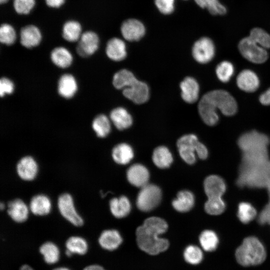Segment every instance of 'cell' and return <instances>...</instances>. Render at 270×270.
<instances>
[{"instance_id":"7a4b0ae2","label":"cell","mask_w":270,"mask_h":270,"mask_svg":"<svg viewBox=\"0 0 270 270\" xmlns=\"http://www.w3.org/2000/svg\"><path fill=\"white\" fill-rule=\"evenodd\" d=\"M168 226L166 222L158 217L146 218L136 230V240L138 248L150 255H156L166 250L169 246L167 239L159 238Z\"/></svg>"},{"instance_id":"ffe728a7","label":"cell","mask_w":270,"mask_h":270,"mask_svg":"<svg viewBox=\"0 0 270 270\" xmlns=\"http://www.w3.org/2000/svg\"><path fill=\"white\" fill-rule=\"evenodd\" d=\"M204 190L208 198L222 197L226 190L224 180L216 175L208 176L204 181Z\"/></svg>"},{"instance_id":"681fc988","label":"cell","mask_w":270,"mask_h":270,"mask_svg":"<svg viewBox=\"0 0 270 270\" xmlns=\"http://www.w3.org/2000/svg\"><path fill=\"white\" fill-rule=\"evenodd\" d=\"M46 4L50 8H59L62 6L66 0H44Z\"/></svg>"},{"instance_id":"7bdbcfd3","label":"cell","mask_w":270,"mask_h":270,"mask_svg":"<svg viewBox=\"0 0 270 270\" xmlns=\"http://www.w3.org/2000/svg\"><path fill=\"white\" fill-rule=\"evenodd\" d=\"M16 34L14 28L8 23L2 24L0 27V42L6 46L13 44L16 40Z\"/></svg>"},{"instance_id":"f6af8a7d","label":"cell","mask_w":270,"mask_h":270,"mask_svg":"<svg viewBox=\"0 0 270 270\" xmlns=\"http://www.w3.org/2000/svg\"><path fill=\"white\" fill-rule=\"evenodd\" d=\"M154 3L159 11L164 14H172L174 8V0H154Z\"/></svg>"},{"instance_id":"9c48e42d","label":"cell","mask_w":270,"mask_h":270,"mask_svg":"<svg viewBox=\"0 0 270 270\" xmlns=\"http://www.w3.org/2000/svg\"><path fill=\"white\" fill-rule=\"evenodd\" d=\"M58 206L61 215L72 224L76 226L83 224V220L76 210L72 198L70 194L64 193L59 196Z\"/></svg>"},{"instance_id":"f35d334b","label":"cell","mask_w":270,"mask_h":270,"mask_svg":"<svg viewBox=\"0 0 270 270\" xmlns=\"http://www.w3.org/2000/svg\"><path fill=\"white\" fill-rule=\"evenodd\" d=\"M135 78L136 77L132 72L126 69H122L114 75L112 84L116 89L122 90Z\"/></svg>"},{"instance_id":"1f68e13d","label":"cell","mask_w":270,"mask_h":270,"mask_svg":"<svg viewBox=\"0 0 270 270\" xmlns=\"http://www.w3.org/2000/svg\"><path fill=\"white\" fill-rule=\"evenodd\" d=\"M110 122V118L104 114H100L94 118L92 128L98 137L104 138L109 134L111 130Z\"/></svg>"},{"instance_id":"74e56055","label":"cell","mask_w":270,"mask_h":270,"mask_svg":"<svg viewBox=\"0 0 270 270\" xmlns=\"http://www.w3.org/2000/svg\"><path fill=\"white\" fill-rule=\"evenodd\" d=\"M248 37L263 48H270V35L264 30L254 28L250 30Z\"/></svg>"},{"instance_id":"bcb514c9","label":"cell","mask_w":270,"mask_h":270,"mask_svg":"<svg viewBox=\"0 0 270 270\" xmlns=\"http://www.w3.org/2000/svg\"><path fill=\"white\" fill-rule=\"evenodd\" d=\"M14 90V84L10 78L3 77L0 80V95L1 97L12 94Z\"/></svg>"},{"instance_id":"7dc6e473","label":"cell","mask_w":270,"mask_h":270,"mask_svg":"<svg viewBox=\"0 0 270 270\" xmlns=\"http://www.w3.org/2000/svg\"><path fill=\"white\" fill-rule=\"evenodd\" d=\"M266 188L268 192V202L261 212L258 218L259 223L262 224H270V182Z\"/></svg>"},{"instance_id":"d6a6232c","label":"cell","mask_w":270,"mask_h":270,"mask_svg":"<svg viewBox=\"0 0 270 270\" xmlns=\"http://www.w3.org/2000/svg\"><path fill=\"white\" fill-rule=\"evenodd\" d=\"M39 250L46 264H54L59 260L60 252L54 243L50 242H46L40 246Z\"/></svg>"},{"instance_id":"277c9868","label":"cell","mask_w":270,"mask_h":270,"mask_svg":"<svg viewBox=\"0 0 270 270\" xmlns=\"http://www.w3.org/2000/svg\"><path fill=\"white\" fill-rule=\"evenodd\" d=\"M270 142L267 135L252 130L242 134L238 140V144L242 151V157L257 159L268 156V146Z\"/></svg>"},{"instance_id":"ee69618b","label":"cell","mask_w":270,"mask_h":270,"mask_svg":"<svg viewBox=\"0 0 270 270\" xmlns=\"http://www.w3.org/2000/svg\"><path fill=\"white\" fill-rule=\"evenodd\" d=\"M36 4L35 0H14L13 7L15 12L19 14H28Z\"/></svg>"},{"instance_id":"d6986e66","label":"cell","mask_w":270,"mask_h":270,"mask_svg":"<svg viewBox=\"0 0 270 270\" xmlns=\"http://www.w3.org/2000/svg\"><path fill=\"white\" fill-rule=\"evenodd\" d=\"M181 96L187 103L196 102L199 96L200 87L197 81L193 78L186 77L180 84Z\"/></svg>"},{"instance_id":"8d00e7d4","label":"cell","mask_w":270,"mask_h":270,"mask_svg":"<svg viewBox=\"0 0 270 270\" xmlns=\"http://www.w3.org/2000/svg\"><path fill=\"white\" fill-rule=\"evenodd\" d=\"M202 8H206L212 15H224L226 12V8L218 0H194Z\"/></svg>"},{"instance_id":"e575fe53","label":"cell","mask_w":270,"mask_h":270,"mask_svg":"<svg viewBox=\"0 0 270 270\" xmlns=\"http://www.w3.org/2000/svg\"><path fill=\"white\" fill-rule=\"evenodd\" d=\"M199 241L202 249L206 252L214 250L218 244L217 234L214 231L208 230L202 232Z\"/></svg>"},{"instance_id":"3957f363","label":"cell","mask_w":270,"mask_h":270,"mask_svg":"<svg viewBox=\"0 0 270 270\" xmlns=\"http://www.w3.org/2000/svg\"><path fill=\"white\" fill-rule=\"evenodd\" d=\"M270 182V160L246 164H241L236 184L240 187L266 188Z\"/></svg>"},{"instance_id":"60d3db41","label":"cell","mask_w":270,"mask_h":270,"mask_svg":"<svg viewBox=\"0 0 270 270\" xmlns=\"http://www.w3.org/2000/svg\"><path fill=\"white\" fill-rule=\"evenodd\" d=\"M184 258L188 263L196 265L202 261L203 253L199 247L194 245H189L184 250Z\"/></svg>"},{"instance_id":"44dd1931","label":"cell","mask_w":270,"mask_h":270,"mask_svg":"<svg viewBox=\"0 0 270 270\" xmlns=\"http://www.w3.org/2000/svg\"><path fill=\"white\" fill-rule=\"evenodd\" d=\"M106 53L108 57L114 61H120L126 56V46L121 39L113 38L107 42Z\"/></svg>"},{"instance_id":"db71d44e","label":"cell","mask_w":270,"mask_h":270,"mask_svg":"<svg viewBox=\"0 0 270 270\" xmlns=\"http://www.w3.org/2000/svg\"><path fill=\"white\" fill-rule=\"evenodd\" d=\"M9 0H0V3L1 4H4L6 3Z\"/></svg>"},{"instance_id":"d4e9b609","label":"cell","mask_w":270,"mask_h":270,"mask_svg":"<svg viewBox=\"0 0 270 270\" xmlns=\"http://www.w3.org/2000/svg\"><path fill=\"white\" fill-rule=\"evenodd\" d=\"M111 122L119 130H123L130 128L132 124L131 115L126 109L118 107L113 109L110 115Z\"/></svg>"},{"instance_id":"f907efd6","label":"cell","mask_w":270,"mask_h":270,"mask_svg":"<svg viewBox=\"0 0 270 270\" xmlns=\"http://www.w3.org/2000/svg\"><path fill=\"white\" fill-rule=\"evenodd\" d=\"M82 270H105V269L99 264H93L86 266Z\"/></svg>"},{"instance_id":"603a6c76","label":"cell","mask_w":270,"mask_h":270,"mask_svg":"<svg viewBox=\"0 0 270 270\" xmlns=\"http://www.w3.org/2000/svg\"><path fill=\"white\" fill-rule=\"evenodd\" d=\"M50 58L57 67L66 68L70 66L73 62V56L70 52L64 46H57L51 52Z\"/></svg>"},{"instance_id":"484cf974","label":"cell","mask_w":270,"mask_h":270,"mask_svg":"<svg viewBox=\"0 0 270 270\" xmlns=\"http://www.w3.org/2000/svg\"><path fill=\"white\" fill-rule=\"evenodd\" d=\"M51 207L50 200L44 194L34 196L32 198L30 203V209L35 215H46L50 212Z\"/></svg>"},{"instance_id":"cb8c5ba5","label":"cell","mask_w":270,"mask_h":270,"mask_svg":"<svg viewBox=\"0 0 270 270\" xmlns=\"http://www.w3.org/2000/svg\"><path fill=\"white\" fill-rule=\"evenodd\" d=\"M8 208V214L14 222H22L27 220L28 209L22 200L17 198L10 201Z\"/></svg>"},{"instance_id":"ac0fdd59","label":"cell","mask_w":270,"mask_h":270,"mask_svg":"<svg viewBox=\"0 0 270 270\" xmlns=\"http://www.w3.org/2000/svg\"><path fill=\"white\" fill-rule=\"evenodd\" d=\"M128 182L133 186L142 188L146 185L150 174L148 169L140 164H134L130 166L126 172Z\"/></svg>"},{"instance_id":"ba28073f","label":"cell","mask_w":270,"mask_h":270,"mask_svg":"<svg viewBox=\"0 0 270 270\" xmlns=\"http://www.w3.org/2000/svg\"><path fill=\"white\" fill-rule=\"evenodd\" d=\"M200 144L194 134L184 135L178 140L176 146L180 155L187 164H192L196 162V154Z\"/></svg>"},{"instance_id":"83f0119b","label":"cell","mask_w":270,"mask_h":270,"mask_svg":"<svg viewBox=\"0 0 270 270\" xmlns=\"http://www.w3.org/2000/svg\"><path fill=\"white\" fill-rule=\"evenodd\" d=\"M81 24L75 20H69L64 23L62 28V36L70 42L78 41L82 34Z\"/></svg>"},{"instance_id":"7c38bea8","label":"cell","mask_w":270,"mask_h":270,"mask_svg":"<svg viewBox=\"0 0 270 270\" xmlns=\"http://www.w3.org/2000/svg\"><path fill=\"white\" fill-rule=\"evenodd\" d=\"M100 40L98 35L92 30L83 32L76 48L78 54L84 58L94 54L98 48Z\"/></svg>"},{"instance_id":"8fae6325","label":"cell","mask_w":270,"mask_h":270,"mask_svg":"<svg viewBox=\"0 0 270 270\" xmlns=\"http://www.w3.org/2000/svg\"><path fill=\"white\" fill-rule=\"evenodd\" d=\"M215 54V46L212 40L202 37L196 41L192 48L194 60L200 64H206L212 60Z\"/></svg>"},{"instance_id":"9a60e30c","label":"cell","mask_w":270,"mask_h":270,"mask_svg":"<svg viewBox=\"0 0 270 270\" xmlns=\"http://www.w3.org/2000/svg\"><path fill=\"white\" fill-rule=\"evenodd\" d=\"M236 84L241 90L247 92H252L258 88L260 80L254 72L246 69L240 72L238 75Z\"/></svg>"},{"instance_id":"4dcf8cb0","label":"cell","mask_w":270,"mask_h":270,"mask_svg":"<svg viewBox=\"0 0 270 270\" xmlns=\"http://www.w3.org/2000/svg\"><path fill=\"white\" fill-rule=\"evenodd\" d=\"M152 158L154 164L160 168H168L173 161L171 152L164 146L156 148L154 150Z\"/></svg>"},{"instance_id":"30bf717a","label":"cell","mask_w":270,"mask_h":270,"mask_svg":"<svg viewBox=\"0 0 270 270\" xmlns=\"http://www.w3.org/2000/svg\"><path fill=\"white\" fill-rule=\"evenodd\" d=\"M149 88L146 84L138 80L136 78L122 89L124 96L137 104L146 102L149 98Z\"/></svg>"},{"instance_id":"836d02e7","label":"cell","mask_w":270,"mask_h":270,"mask_svg":"<svg viewBox=\"0 0 270 270\" xmlns=\"http://www.w3.org/2000/svg\"><path fill=\"white\" fill-rule=\"evenodd\" d=\"M66 250L72 254L84 255L88 251V245L86 240L82 237L72 236L66 242Z\"/></svg>"},{"instance_id":"f546056e","label":"cell","mask_w":270,"mask_h":270,"mask_svg":"<svg viewBox=\"0 0 270 270\" xmlns=\"http://www.w3.org/2000/svg\"><path fill=\"white\" fill-rule=\"evenodd\" d=\"M112 157L116 163L120 164H126L132 159L134 151L128 144H119L113 148Z\"/></svg>"},{"instance_id":"ab89813d","label":"cell","mask_w":270,"mask_h":270,"mask_svg":"<svg viewBox=\"0 0 270 270\" xmlns=\"http://www.w3.org/2000/svg\"><path fill=\"white\" fill-rule=\"evenodd\" d=\"M256 215V210L250 204L242 202L238 206V217L244 224L252 221Z\"/></svg>"},{"instance_id":"5bb4252c","label":"cell","mask_w":270,"mask_h":270,"mask_svg":"<svg viewBox=\"0 0 270 270\" xmlns=\"http://www.w3.org/2000/svg\"><path fill=\"white\" fill-rule=\"evenodd\" d=\"M42 40V32L39 28L34 24H28L20 30V42L28 48L39 45Z\"/></svg>"},{"instance_id":"c3c4849f","label":"cell","mask_w":270,"mask_h":270,"mask_svg":"<svg viewBox=\"0 0 270 270\" xmlns=\"http://www.w3.org/2000/svg\"><path fill=\"white\" fill-rule=\"evenodd\" d=\"M259 100L263 105H270V88L260 96Z\"/></svg>"},{"instance_id":"f1b7e54d","label":"cell","mask_w":270,"mask_h":270,"mask_svg":"<svg viewBox=\"0 0 270 270\" xmlns=\"http://www.w3.org/2000/svg\"><path fill=\"white\" fill-rule=\"evenodd\" d=\"M110 210L117 218L126 216L130 212L131 206L128 199L125 196L112 198L110 202Z\"/></svg>"},{"instance_id":"f5cc1de1","label":"cell","mask_w":270,"mask_h":270,"mask_svg":"<svg viewBox=\"0 0 270 270\" xmlns=\"http://www.w3.org/2000/svg\"><path fill=\"white\" fill-rule=\"evenodd\" d=\"M53 270H70L65 267H60V268H56L54 269Z\"/></svg>"},{"instance_id":"11a10c76","label":"cell","mask_w":270,"mask_h":270,"mask_svg":"<svg viewBox=\"0 0 270 270\" xmlns=\"http://www.w3.org/2000/svg\"><path fill=\"white\" fill-rule=\"evenodd\" d=\"M4 204H3L2 203H0V209L1 210H2L4 209Z\"/></svg>"},{"instance_id":"816d5d0a","label":"cell","mask_w":270,"mask_h":270,"mask_svg":"<svg viewBox=\"0 0 270 270\" xmlns=\"http://www.w3.org/2000/svg\"><path fill=\"white\" fill-rule=\"evenodd\" d=\"M19 270H34V269L29 265L25 264L22 265Z\"/></svg>"},{"instance_id":"8992f818","label":"cell","mask_w":270,"mask_h":270,"mask_svg":"<svg viewBox=\"0 0 270 270\" xmlns=\"http://www.w3.org/2000/svg\"><path fill=\"white\" fill-rule=\"evenodd\" d=\"M162 192L159 187L153 184H147L141 188L136 198V205L142 212H150L160 202Z\"/></svg>"},{"instance_id":"52a82bcc","label":"cell","mask_w":270,"mask_h":270,"mask_svg":"<svg viewBox=\"0 0 270 270\" xmlns=\"http://www.w3.org/2000/svg\"><path fill=\"white\" fill-rule=\"evenodd\" d=\"M238 48L240 54L246 59L254 64L264 63L268 56L266 50L256 43L248 36L240 40Z\"/></svg>"},{"instance_id":"b9f144b4","label":"cell","mask_w":270,"mask_h":270,"mask_svg":"<svg viewBox=\"0 0 270 270\" xmlns=\"http://www.w3.org/2000/svg\"><path fill=\"white\" fill-rule=\"evenodd\" d=\"M226 204L222 197L208 198L204 204L206 212L212 215H218L224 210Z\"/></svg>"},{"instance_id":"6da1fadb","label":"cell","mask_w":270,"mask_h":270,"mask_svg":"<svg viewBox=\"0 0 270 270\" xmlns=\"http://www.w3.org/2000/svg\"><path fill=\"white\" fill-rule=\"evenodd\" d=\"M237 109V103L234 98L222 90H216L206 93L198 105L202 119L210 126H214L218 122V110L224 115L232 116L236 112Z\"/></svg>"},{"instance_id":"d590c367","label":"cell","mask_w":270,"mask_h":270,"mask_svg":"<svg viewBox=\"0 0 270 270\" xmlns=\"http://www.w3.org/2000/svg\"><path fill=\"white\" fill-rule=\"evenodd\" d=\"M234 68L229 61L224 60L218 64L216 73L218 79L222 82H228L233 76Z\"/></svg>"},{"instance_id":"e0dca14e","label":"cell","mask_w":270,"mask_h":270,"mask_svg":"<svg viewBox=\"0 0 270 270\" xmlns=\"http://www.w3.org/2000/svg\"><path fill=\"white\" fill-rule=\"evenodd\" d=\"M38 164L30 156H26L22 158L16 165V172L18 176L24 180H32L36 176L38 172Z\"/></svg>"},{"instance_id":"7402d4cb","label":"cell","mask_w":270,"mask_h":270,"mask_svg":"<svg viewBox=\"0 0 270 270\" xmlns=\"http://www.w3.org/2000/svg\"><path fill=\"white\" fill-rule=\"evenodd\" d=\"M98 241L102 248L112 251L116 250L120 245L122 239L118 230H107L101 233Z\"/></svg>"},{"instance_id":"2e32d148","label":"cell","mask_w":270,"mask_h":270,"mask_svg":"<svg viewBox=\"0 0 270 270\" xmlns=\"http://www.w3.org/2000/svg\"><path fill=\"white\" fill-rule=\"evenodd\" d=\"M78 89V84L75 77L70 74H65L60 78L57 86L60 96L66 99L74 97Z\"/></svg>"},{"instance_id":"5b68a950","label":"cell","mask_w":270,"mask_h":270,"mask_svg":"<svg viewBox=\"0 0 270 270\" xmlns=\"http://www.w3.org/2000/svg\"><path fill=\"white\" fill-rule=\"evenodd\" d=\"M238 262L244 266H256L266 258V251L262 244L254 236L245 238L235 253Z\"/></svg>"},{"instance_id":"4316f807","label":"cell","mask_w":270,"mask_h":270,"mask_svg":"<svg viewBox=\"0 0 270 270\" xmlns=\"http://www.w3.org/2000/svg\"><path fill=\"white\" fill-rule=\"evenodd\" d=\"M194 198L193 194L188 190L179 192L176 198L172 202L174 208L177 211L184 212L189 211L194 206Z\"/></svg>"},{"instance_id":"4fadbf2b","label":"cell","mask_w":270,"mask_h":270,"mask_svg":"<svg viewBox=\"0 0 270 270\" xmlns=\"http://www.w3.org/2000/svg\"><path fill=\"white\" fill-rule=\"evenodd\" d=\"M123 38L130 42L140 40L146 32L144 26L140 20L130 18L124 22L120 27Z\"/></svg>"}]
</instances>
